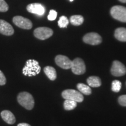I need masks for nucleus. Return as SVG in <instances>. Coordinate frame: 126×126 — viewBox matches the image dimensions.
I'll return each mask as SVG.
<instances>
[{"label":"nucleus","instance_id":"obj_12","mask_svg":"<svg viewBox=\"0 0 126 126\" xmlns=\"http://www.w3.org/2000/svg\"><path fill=\"white\" fill-rule=\"evenodd\" d=\"M0 33L5 36H11L14 33V29L11 25L7 21L0 19Z\"/></svg>","mask_w":126,"mask_h":126},{"label":"nucleus","instance_id":"obj_16","mask_svg":"<svg viewBox=\"0 0 126 126\" xmlns=\"http://www.w3.org/2000/svg\"><path fill=\"white\" fill-rule=\"evenodd\" d=\"M45 74L51 81H54L57 78V72L54 68L51 66H47L44 68Z\"/></svg>","mask_w":126,"mask_h":126},{"label":"nucleus","instance_id":"obj_6","mask_svg":"<svg viewBox=\"0 0 126 126\" xmlns=\"http://www.w3.org/2000/svg\"><path fill=\"white\" fill-rule=\"evenodd\" d=\"M34 36L40 40H46L53 35V31L51 29L47 27H39L34 31Z\"/></svg>","mask_w":126,"mask_h":126},{"label":"nucleus","instance_id":"obj_1","mask_svg":"<svg viewBox=\"0 0 126 126\" xmlns=\"http://www.w3.org/2000/svg\"><path fill=\"white\" fill-rule=\"evenodd\" d=\"M41 67L39 62L34 60H28L26 61V65L23 67L22 72L26 76H36L40 72Z\"/></svg>","mask_w":126,"mask_h":126},{"label":"nucleus","instance_id":"obj_8","mask_svg":"<svg viewBox=\"0 0 126 126\" xmlns=\"http://www.w3.org/2000/svg\"><path fill=\"white\" fill-rule=\"evenodd\" d=\"M13 22L16 26L23 29H31L32 28V23L29 19L21 16H16L13 18Z\"/></svg>","mask_w":126,"mask_h":126},{"label":"nucleus","instance_id":"obj_15","mask_svg":"<svg viewBox=\"0 0 126 126\" xmlns=\"http://www.w3.org/2000/svg\"><path fill=\"white\" fill-rule=\"evenodd\" d=\"M88 85L93 88H97L100 86L102 84L101 79L98 77L92 76L89 77L86 80Z\"/></svg>","mask_w":126,"mask_h":126},{"label":"nucleus","instance_id":"obj_28","mask_svg":"<svg viewBox=\"0 0 126 126\" xmlns=\"http://www.w3.org/2000/svg\"><path fill=\"white\" fill-rule=\"evenodd\" d=\"M70 1H71V2H72V1H74V0H70Z\"/></svg>","mask_w":126,"mask_h":126},{"label":"nucleus","instance_id":"obj_22","mask_svg":"<svg viewBox=\"0 0 126 126\" xmlns=\"http://www.w3.org/2000/svg\"><path fill=\"white\" fill-rule=\"evenodd\" d=\"M9 9V6L5 0H0V12H7Z\"/></svg>","mask_w":126,"mask_h":126},{"label":"nucleus","instance_id":"obj_17","mask_svg":"<svg viewBox=\"0 0 126 126\" xmlns=\"http://www.w3.org/2000/svg\"><path fill=\"white\" fill-rule=\"evenodd\" d=\"M77 87L78 89L81 94L85 95H89L92 93V90H91L90 86L89 85H86L82 83H78L77 85Z\"/></svg>","mask_w":126,"mask_h":126},{"label":"nucleus","instance_id":"obj_24","mask_svg":"<svg viewBox=\"0 0 126 126\" xmlns=\"http://www.w3.org/2000/svg\"><path fill=\"white\" fill-rule=\"evenodd\" d=\"M118 101L120 105L123 106H126V94L120 96L118 99Z\"/></svg>","mask_w":126,"mask_h":126},{"label":"nucleus","instance_id":"obj_9","mask_svg":"<svg viewBox=\"0 0 126 126\" xmlns=\"http://www.w3.org/2000/svg\"><path fill=\"white\" fill-rule=\"evenodd\" d=\"M83 41L86 44L91 45H97L101 43L102 39L97 33H88L83 36Z\"/></svg>","mask_w":126,"mask_h":126},{"label":"nucleus","instance_id":"obj_26","mask_svg":"<svg viewBox=\"0 0 126 126\" xmlns=\"http://www.w3.org/2000/svg\"><path fill=\"white\" fill-rule=\"evenodd\" d=\"M18 126H31L29 125V124L28 123H23L18 124Z\"/></svg>","mask_w":126,"mask_h":126},{"label":"nucleus","instance_id":"obj_13","mask_svg":"<svg viewBox=\"0 0 126 126\" xmlns=\"http://www.w3.org/2000/svg\"><path fill=\"white\" fill-rule=\"evenodd\" d=\"M1 116L4 121L9 124H13L16 122L15 116L9 110H3L1 113Z\"/></svg>","mask_w":126,"mask_h":126},{"label":"nucleus","instance_id":"obj_4","mask_svg":"<svg viewBox=\"0 0 126 126\" xmlns=\"http://www.w3.org/2000/svg\"><path fill=\"white\" fill-rule=\"evenodd\" d=\"M62 96L65 99L77 102H82L83 100V96L81 93L74 89H65L62 92Z\"/></svg>","mask_w":126,"mask_h":126},{"label":"nucleus","instance_id":"obj_11","mask_svg":"<svg viewBox=\"0 0 126 126\" xmlns=\"http://www.w3.org/2000/svg\"><path fill=\"white\" fill-rule=\"evenodd\" d=\"M26 9L30 13L42 16L45 13V8L42 4L39 3H32L28 5Z\"/></svg>","mask_w":126,"mask_h":126},{"label":"nucleus","instance_id":"obj_20","mask_svg":"<svg viewBox=\"0 0 126 126\" xmlns=\"http://www.w3.org/2000/svg\"><path fill=\"white\" fill-rule=\"evenodd\" d=\"M69 23V20L67 17L65 16H62L60 18L59 22H58V25L61 28H67L68 25Z\"/></svg>","mask_w":126,"mask_h":126},{"label":"nucleus","instance_id":"obj_23","mask_svg":"<svg viewBox=\"0 0 126 126\" xmlns=\"http://www.w3.org/2000/svg\"><path fill=\"white\" fill-rule=\"evenodd\" d=\"M57 12L56 11L53 10V9H51V10L50 11L49 14H48V16H47V18L49 20H54L57 18Z\"/></svg>","mask_w":126,"mask_h":126},{"label":"nucleus","instance_id":"obj_14","mask_svg":"<svg viewBox=\"0 0 126 126\" xmlns=\"http://www.w3.org/2000/svg\"><path fill=\"white\" fill-rule=\"evenodd\" d=\"M114 36L120 42H126V28H119L114 32Z\"/></svg>","mask_w":126,"mask_h":126},{"label":"nucleus","instance_id":"obj_7","mask_svg":"<svg viewBox=\"0 0 126 126\" xmlns=\"http://www.w3.org/2000/svg\"><path fill=\"white\" fill-rule=\"evenodd\" d=\"M110 71L113 76H123L126 74V67L120 61L115 60L113 62Z\"/></svg>","mask_w":126,"mask_h":126},{"label":"nucleus","instance_id":"obj_10","mask_svg":"<svg viewBox=\"0 0 126 126\" xmlns=\"http://www.w3.org/2000/svg\"><path fill=\"white\" fill-rule=\"evenodd\" d=\"M55 61L57 65L65 70L70 69L71 67L72 61L67 56L58 55L55 58Z\"/></svg>","mask_w":126,"mask_h":126},{"label":"nucleus","instance_id":"obj_21","mask_svg":"<svg viewBox=\"0 0 126 126\" xmlns=\"http://www.w3.org/2000/svg\"><path fill=\"white\" fill-rule=\"evenodd\" d=\"M122 88V82L118 80H114L111 83V90L114 92H119Z\"/></svg>","mask_w":126,"mask_h":126},{"label":"nucleus","instance_id":"obj_19","mask_svg":"<svg viewBox=\"0 0 126 126\" xmlns=\"http://www.w3.org/2000/svg\"><path fill=\"white\" fill-rule=\"evenodd\" d=\"M77 106V102L74 101V100L65 99V100L64 102V108L66 110H71L74 109Z\"/></svg>","mask_w":126,"mask_h":126},{"label":"nucleus","instance_id":"obj_5","mask_svg":"<svg viewBox=\"0 0 126 126\" xmlns=\"http://www.w3.org/2000/svg\"><path fill=\"white\" fill-rule=\"evenodd\" d=\"M72 71L76 75H82L86 71V67L84 61L80 58H76L72 61Z\"/></svg>","mask_w":126,"mask_h":126},{"label":"nucleus","instance_id":"obj_2","mask_svg":"<svg viewBox=\"0 0 126 126\" xmlns=\"http://www.w3.org/2000/svg\"><path fill=\"white\" fill-rule=\"evenodd\" d=\"M18 103L27 110H32L34 108V100L33 97L29 93L26 92H20L17 96Z\"/></svg>","mask_w":126,"mask_h":126},{"label":"nucleus","instance_id":"obj_25","mask_svg":"<svg viewBox=\"0 0 126 126\" xmlns=\"http://www.w3.org/2000/svg\"><path fill=\"white\" fill-rule=\"evenodd\" d=\"M6 78L4 73L0 70V85H4L6 83Z\"/></svg>","mask_w":126,"mask_h":126},{"label":"nucleus","instance_id":"obj_27","mask_svg":"<svg viewBox=\"0 0 126 126\" xmlns=\"http://www.w3.org/2000/svg\"><path fill=\"white\" fill-rule=\"evenodd\" d=\"M119 1H120L121 2L123 3H126V0H119Z\"/></svg>","mask_w":126,"mask_h":126},{"label":"nucleus","instance_id":"obj_3","mask_svg":"<svg viewBox=\"0 0 126 126\" xmlns=\"http://www.w3.org/2000/svg\"><path fill=\"white\" fill-rule=\"evenodd\" d=\"M110 14L115 19L126 22V7L120 5L114 6L110 9Z\"/></svg>","mask_w":126,"mask_h":126},{"label":"nucleus","instance_id":"obj_18","mask_svg":"<svg viewBox=\"0 0 126 126\" xmlns=\"http://www.w3.org/2000/svg\"><path fill=\"white\" fill-rule=\"evenodd\" d=\"M83 20H84V19L82 16L79 15H72L70 19L71 23L74 26H79L82 25L83 22Z\"/></svg>","mask_w":126,"mask_h":126}]
</instances>
